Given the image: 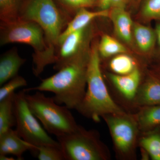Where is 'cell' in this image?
<instances>
[{"label": "cell", "instance_id": "1", "mask_svg": "<svg viewBox=\"0 0 160 160\" xmlns=\"http://www.w3.org/2000/svg\"><path fill=\"white\" fill-rule=\"evenodd\" d=\"M89 53L90 50L75 58L56 74L42 80L38 86L25 89L26 92H50L57 104L76 110L86 93Z\"/></svg>", "mask_w": 160, "mask_h": 160}, {"label": "cell", "instance_id": "2", "mask_svg": "<svg viewBox=\"0 0 160 160\" xmlns=\"http://www.w3.org/2000/svg\"><path fill=\"white\" fill-rule=\"evenodd\" d=\"M101 62L98 44L95 43L90 49L87 89L82 100L76 109L83 116L95 122H100V118L105 115L127 112L109 93L103 78Z\"/></svg>", "mask_w": 160, "mask_h": 160}, {"label": "cell", "instance_id": "3", "mask_svg": "<svg viewBox=\"0 0 160 160\" xmlns=\"http://www.w3.org/2000/svg\"><path fill=\"white\" fill-rule=\"evenodd\" d=\"M19 18L34 22L41 27L47 47L45 66L54 64L59 39L71 20L70 16L59 9L53 0H28L22 6Z\"/></svg>", "mask_w": 160, "mask_h": 160}, {"label": "cell", "instance_id": "4", "mask_svg": "<svg viewBox=\"0 0 160 160\" xmlns=\"http://www.w3.org/2000/svg\"><path fill=\"white\" fill-rule=\"evenodd\" d=\"M26 44L32 47L33 74L38 77L45 69L47 47L44 32L38 24L32 21L19 18L9 22H1L0 45L10 43Z\"/></svg>", "mask_w": 160, "mask_h": 160}, {"label": "cell", "instance_id": "5", "mask_svg": "<svg viewBox=\"0 0 160 160\" xmlns=\"http://www.w3.org/2000/svg\"><path fill=\"white\" fill-rule=\"evenodd\" d=\"M26 98L32 112L49 133L58 137L72 132L78 126L70 109L57 104L53 98L37 91L32 95L26 93Z\"/></svg>", "mask_w": 160, "mask_h": 160}, {"label": "cell", "instance_id": "6", "mask_svg": "<svg viewBox=\"0 0 160 160\" xmlns=\"http://www.w3.org/2000/svg\"><path fill=\"white\" fill-rule=\"evenodd\" d=\"M65 160H109V148L96 129L87 130L79 125L74 131L58 137Z\"/></svg>", "mask_w": 160, "mask_h": 160}, {"label": "cell", "instance_id": "7", "mask_svg": "<svg viewBox=\"0 0 160 160\" xmlns=\"http://www.w3.org/2000/svg\"><path fill=\"white\" fill-rule=\"evenodd\" d=\"M102 118L109 129L116 158L119 160L137 159L141 132L133 113H111Z\"/></svg>", "mask_w": 160, "mask_h": 160}, {"label": "cell", "instance_id": "8", "mask_svg": "<svg viewBox=\"0 0 160 160\" xmlns=\"http://www.w3.org/2000/svg\"><path fill=\"white\" fill-rule=\"evenodd\" d=\"M27 92L24 89L15 95L16 130L18 134L31 146L34 153L35 147L42 145L61 147L59 142L49 136L29 109L26 98Z\"/></svg>", "mask_w": 160, "mask_h": 160}, {"label": "cell", "instance_id": "9", "mask_svg": "<svg viewBox=\"0 0 160 160\" xmlns=\"http://www.w3.org/2000/svg\"><path fill=\"white\" fill-rule=\"evenodd\" d=\"M107 77L113 86L115 91L126 104V106H131L132 108V103L142 79L139 68L129 74L124 75L108 72Z\"/></svg>", "mask_w": 160, "mask_h": 160}, {"label": "cell", "instance_id": "10", "mask_svg": "<svg viewBox=\"0 0 160 160\" xmlns=\"http://www.w3.org/2000/svg\"><path fill=\"white\" fill-rule=\"evenodd\" d=\"M87 26L70 33L59 46L53 67L55 70H59L82 54L81 51L85 41Z\"/></svg>", "mask_w": 160, "mask_h": 160}, {"label": "cell", "instance_id": "11", "mask_svg": "<svg viewBox=\"0 0 160 160\" xmlns=\"http://www.w3.org/2000/svg\"><path fill=\"white\" fill-rule=\"evenodd\" d=\"M160 105V78L154 72L143 80L132 103V108Z\"/></svg>", "mask_w": 160, "mask_h": 160}, {"label": "cell", "instance_id": "12", "mask_svg": "<svg viewBox=\"0 0 160 160\" xmlns=\"http://www.w3.org/2000/svg\"><path fill=\"white\" fill-rule=\"evenodd\" d=\"M32 150L31 146L22 138L16 130L10 129L0 134V155H12L23 160L22 155Z\"/></svg>", "mask_w": 160, "mask_h": 160}, {"label": "cell", "instance_id": "13", "mask_svg": "<svg viewBox=\"0 0 160 160\" xmlns=\"http://www.w3.org/2000/svg\"><path fill=\"white\" fill-rule=\"evenodd\" d=\"M109 11L108 9L96 12L89 11L86 8L79 9L61 34L59 39V46L70 33L87 27L94 19L107 17L109 16Z\"/></svg>", "mask_w": 160, "mask_h": 160}, {"label": "cell", "instance_id": "14", "mask_svg": "<svg viewBox=\"0 0 160 160\" xmlns=\"http://www.w3.org/2000/svg\"><path fill=\"white\" fill-rule=\"evenodd\" d=\"M26 59L20 56L16 47L2 54L0 58V86L18 75Z\"/></svg>", "mask_w": 160, "mask_h": 160}, {"label": "cell", "instance_id": "15", "mask_svg": "<svg viewBox=\"0 0 160 160\" xmlns=\"http://www.w3.org/2000/svg\"><path fill=\"white\" fill-rule=\"evenodd\" d=\"M138 148L146 160H160V126L141 132Z\"/></svg>", "mask_w": 160, "mask_h": 160}, {"label": "cell", "instance_id": "16", "mask_svg": "<svg viewBox=\"0 0 160 160\" xmlns=\"http://www.w3.org/2000/svg\"><path fill=\"white\" fill-rule=\"evenodd\" d=\"M109 17L118 36L126 42H131L133 25L129 13L123 8H112Z\"/></svg>", "mask_w": 160, "mask_h": 160}, {"label": "cell", "instance_id": "17", "mask_svg": "<svg viewBox=\"0 0 160 160\" xmlns=\"http://www.w3.org/2000/svg\"><path fill=\"white\" fill-rule=\"evenodd\" d=\"M141 132L160 126V105L140 107L132 112Z\"/></svg>", "mask_w": 160, "mask_h": 160}, {"label": "cell", "instance_id": "18", "mask_svg": "<svg viewBox=\"0 0 160 160\" xmlns=\"http://www.w3.org/2000/svg\"><path fill=\"white\" fill-rule=\"evenodd\" d=\"M15 95L13 92L0 101V134L16 126Z\"/></svg>", "mask_w": 160, "mask_h": 160}, {"label": "cell", "instance_id": "19", "mask_svg": "<svg viewBox=\"0 0 160 160\" xmlns=\"http://www.w3.org/2000/svg\"><path fill=\"white\" fill-rule=\"evenodd\" d=\"M133 31L135 39L140 50L145 52L151 51L157 41L155 30L148 26L135 23L133 25Z\"/></svg>", "mask_w": 160, "mask_h": 160}, {"label": "cell", "instance_id": "20", "mask_svg": "<svg viewBox=\"0 0 160 160\" xmlns=\"http://www.w3.org/2000/svg\"><path fill=\"white\" fill-rule=\"evenodd\" d=\"M108 65L111 73L120 75L129 74L139 68L135 60L125 53L117 55L111 59Z\"/></svg>", "mask_w": 160, "mask_h": 160}, {"label": "cell", "instance_id": "21", "mask_svg": "<svg viewBox=\"0 0 160 160\" xmlns=\"http://www.w3.org/2000/svg\"><path fill=\"white\" fill-rule=\"evenodd\" d=\"M100 58H108L112 56L125 53L126 47L121 43L108 35L102 36L98 45Z\"/></svg>", "mask_w": 160, "mask_h": 160}, {"label": "cell", "instance_id": "22", "mask_svg": "<svg viewBox=\"0 0 160 160\" xmlns=\"http://www.w3.org/2000/svg\"><path fill=\"white\" fill-rule=\"evenodd\" d=\"M21 0H0V19L9 22L19 18Z\"/></svg>", "mask_w": 160, "mask_h": 160}, {"label": "cell", "instance_id": "23", "mask_svg": "<svg viewBox=\"0 0 160 160\" xmlns=\"http://www.w3.org/2000/svg\"><path fill=\"white\" fill-rule=\"evenodd\" d=\"M34 153L39 160H65L60 147L52 145H42L35 147Z\"/></svg>", "mask_w": 160, "mask_h": 160}, {"label": "cell", "instance_id": "24", "mask_svg": "<svg viewBox=\"0 0 160 160\" xmlns=\"http://www.w3.org/2000/svg\"><path fill=\"white\" fill-rule=\"evenodd\" d=\"M27 86V82L25 78L21 76H16L2 86L0 89V101L5 99L16 89Z\"/></svg>", "mask_w": 160, "mask_h": 160}, {"label": "cell", "instance_id": "25", "mask_svg": "<svg viewBox=\"0 0 160 160\" xmlns=\"http://www.w3.org/2000/svg\"><path fill=\"white\" fill-rule=\"evenodd\" d=\"M141 13L146 19L160 21V0H145Z\"/></svg>", "mask_w": 160, "mask_h": 160}, {"label": "cell", "instance_id": "26", "mask_svg": "<svg viewBox=\"0 0 160 160\" xmlns=\"http://www.w3.org/2000/svg\"><path fill=\"white\" fill-rule=\"evenodd\" d=\"M66 7V12L70 16V11L77 12L82 8L92 7L97 3V0H59Z\"/></svg>", "mask_w": 160, "mask_h": 160}, {"label": "cell", "instance_id": "27", "mask_svg": "<svg viewBox=\"0 0 160 160\" xmlns=\"http://www.w3.org/2000/svg\"><path fill=\"white\" fill-rule=\"evenodd\" d=\"M129 0H110V7L112 8H123L125 9L126 4Z\"/></svg>", "mask_w": 160, "mask_h": 160}, {"label": "cell", "instance_id": "28", "mask_svg": "<svg viewBox=\"0 0 160 160\" xmlns=\"http://www.w3.org/2000/svg\"><path fill=\"white\" fill-rule=\"evenodd\" d=\"M98 5L101 10H107L110 8V0H98Z\"/></svg>", "mask_w": 160, "mask_h": 160}, {"label": "cell", "instance_id": "29", "mask_svg": "<svg viewBox=\"0 0 160 160\" xmlns=\"http://www.w3.org/2000/svg\"><path fill=\"white\" fill-rule=\"evenodd\" d=\"M154 30L156 35L157 40L160 46V23H158L156 25Z\"/></svg>", "mask_w": 160, "mask_h": 160}, {"label": "cell", "instance_id": "30", "mask_svg": "<svg viewBox=\"0 0 160 160\" xmlns=\"http://www.w3.org/2000/svg\"><path fill=\"white\" fill-rule=\"evenodd\" d=\"M0 160H15L14 158L8 157V155H0Z\"/></svg>", "mask_w": 160, "mask_h": 160}, {"label": "cell", "instance_id": "31", "mask_svg": "<svg viewBox=\"0 0 160 160\" xmlns=\"http://www.w3.org/2000/svg\"><path fill=\"white\" fill-rule=\"evenodd\" d=\"M154 72L160 78V66L155 69Z\"/></svg>", "mask_w": 160, "mask_h": 160}]
</instances>
